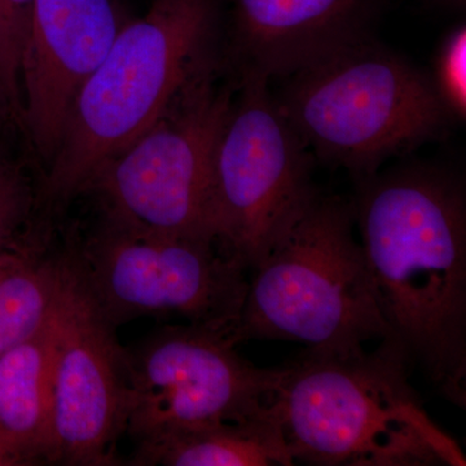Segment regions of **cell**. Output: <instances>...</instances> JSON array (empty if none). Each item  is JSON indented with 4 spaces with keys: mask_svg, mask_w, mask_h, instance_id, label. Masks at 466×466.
I'll return each mask as SVG.
<instances>
[{
    "mask_svg": "<svg viewBox=\"0 0 466 466\" xmlns=\"http://www.w3.org/2000/svg\"><path fill=\"white\" fill-rule=\"evenodd\" d=\"M368 274L391 336L451 403L466 406V189L410 161L357 182L351 202Z\"/></svg>",
    "mask_w": 466,
    "mask_h": 466,
    "instance_id": "obj_1",
    "label": "cell"
},
{
    "mask_svg": "<svg viewBox=\"0 0 466 466\" xmlns=\"http://www.w3.org/2000/svg\"><path fill=\"white\" fill-rule=\"evenodd\" d=\"M223 0H153L127 21L70 110L36 202L63 207L155 124L196 78L222 66Z\"/></svg>",
    "mask_w": 466,
    "mask_h": 466,
    "instance_id": "obj_2",
    "label": "cell"
},
{
    "mask_svg": "<svg viewBox=\"0 0 466 466\" xmlns=\"http://www.w3.org/2000/svg\"><path fill=\"white\" fill-rule=\"evenodd\" d=\"M413 360L395 337L372 351H306L285 366L275 404L294 462L465 466L464 451L426 412Z\"/></svg>",
    "mask_w": 466,
    "mask_h": 466,
    "instance_id": "obj_3",
    "label": "cell"
},
{
    "mask_svg": "<svg viewBox=\"0 0 466 466\" xmlns=\"http://www.w3.org/2000/svg\"><path fill=\"white\" fill-rule=\"evenodd\" d=\"M279 109L315 159L355 182L453 124L428 73L373 34L278 79Z\"/></svg>",
    "mask_w": 466,
    "mask_h": 466,
    "instance_id": "obj_4",
    "label": "cell"
},
{
    "mask_svg": "<svg viewBox=\"0 0 466 466\" xmlns=\"http://www.w3.org/2000/svg\"><path fill=\"white\" fill-rule=\"evenodd\" d=\"M354 226L351 202L318 193L251 269L238 343L281 339L343 357L391 336Z\"/></svg>",
    "mask_w": 466,
    "mask_h": 466,
    "instance_id": "obj_5",
    "label": "cell"
},
{
    "mask_svg": "<svg viewBox=\"0 0 466 466\" xmlns=\"http://www.w3.org/2000/svg\"><path fill=\"white\" fill-rule=\"evenodd\" d=\"M66 258L115 328L137 318L175 317L231 334L238 341L249 269L217 238L170 235L106 219Z\"/></svg>",
    "mask_w": 466,
    "mask_h": 466,
    "instance_id": "obj_6",
    "label": "cell"
},
{
    "mask_svg": "<svg viewBox=\"0 0 466 466\" xmlns=\"http://www.w3.org/2000/svg\"><path fill=\"white\" fill-rule=\"evenodd\" d=\"M235 85L222 66L187 86L148 130L92 180L106 219L170 235L217 238L213 164Z\"/></svg>",
    "mask_w": 466,
    "mask_h": 466,
    "instance_id": "obj_7",
    "label": "cell"
},
{
    "mask_svg": "<svg viewBox=\"0 0 466 466\" xmlns=\"http://www.w3.org/2000/svg\"><path fill=\"white\" fill-rule=\"evenodd\" d=\"M233 85L214 155L213 229L253 269L317 198V159L279 109L269 82L245 78Z\"/></svg>",
    "mask_w": 466,
    "mask_h": 466,
    "instance_id": "obj_8",
    "label": "cell"
},
{
    "mask_svg": "<svg viewBox=\"0 0 466 466\" xmlns=\"http://www.w3.org/2000/svg\"><path fill=\"white\" fill-rule=\"evenodd\" d=\"M235 337L198 325L165 328L126 350V431L137 441L269 412L285 368H259Z\"/></svg>",
    "mask_w": 466,
    "mask_h": 466,
    "instance_id": "obj_9",
    "label": "cell"
},
{
    "mask_svg": "<svg viewBox=\"0 0 466 466\" xmlns=\"http://www.w3.org/2000/svg\"><path fill=\"white\" fill-rule=\"evenodd\" d=\"M63 259L52 311L50 462L113 465L127 421L126 349Z\"/></svg>",
    "mask_w": 466,
    "mask_h": 466,
    "instance_id": "obj_10",
    "label": "cell"
},
{
    "mask_svg": "<svg viewBox=\"0 0 466 466\" xmlns=\"http://www.w3.org/2000/svg\"><path fill=\"white\" fill-rule=\"evenodd\" d=\"M126 23L118 0H34L21 57V122L47 167L76 95Z\"/></svg>",
    "mask_w": 466,
    "mask_h": 466,
    "instance_id": "obj_11",
    "label": "cell"
},
{
    "mask_svg": "<svg viewBox=\"0 0 466 466\" xmlns=\"http://www.w3.org/2000/svg\"><path fill=\"white\" fill-rule=\"evenodd\" d=\"M220 60L232 82H272L370 35L377 0H225Z\"/></svg>",
    "mask_w": 466,
    "mask_h": 466,
    "instance_id": "obj_12",
    "label": "cell"
},
{
    "mask_svg": "<svg viewBox=\"0 0 466 466\" xmlns=\"http://www.w3.org/2000/svg\"><path fill=\"white\" fill-rule=\"evenodd\" d=\"M52 314L0 357V449L21 465L50 462Z\"/></svg>",
    "mask_w": 466,
    "mask_h": 466,
    "instance_id": "obj_13",
    "label": "cell"
},
{
    "mask_svg": "<svg viewBox=\"0 0 466 466\" xmlns=\"http://www.w3.org/2000/svg\"><path fill=\"white\" fill-rule=\"evenodd\" d=\"M133 465L290 466L294 464L276 404L240 422L202 426L137 441Z\"/></svg>",
    "mask_w": 466,
    "mask_h": 466,
    "instance_id": "obj_14",
    "label": "cell"
},
{
    "mask_svg": "<svg viewBox=\"0 0 466 466\" xmlns=\"http://www.w3.org/2000/svg\"><path fill=\"white\" fill-rule=\"evenodd\" d=\"M23 254L0 266V357L39 332L54 311L64 259Z\"/></svg>",
    "mask_w": 466,
    "mask_h": 466,
    "instance_id": "obj_15",
    "label": "cell"
},
{
    "mask_svg": "<svg viewBox=\"0 0 466 466\" xmlns=\"http://www.w3.org/2000/svg\"><path fill=\"white\" fill-rule=\"evenodd\" d=\"M435 94L452 122L466 118V25L464 21L441 38L429 75Z\"/></svg>",
    "mask_w": 466,
    "mask_h": 466,
    "instance_id": "obj_16",
    "label": "cell"
},
{
    "mask_svg": "<svg viewBox=\"0 0 466 466\" xmlns=\"http://www.w3.org/2000/svg\"><path fill=\"white\" fill-rule=\"evenodd\" d=\"M34 0H0V78L14 118L21 119L20 67Z\"/></svg>",
    "mask_w": 466,
    "mask_h": 466,
    "instance_id": "obj_17",
    "label": "cell"
},
{
    "mask_svg": "<svg viewBox=\"0 0 466 466\" xmlns=\"http://www.w3.org/2000/svg\"><path fill=\"white\" fill-rule=\"evenodd\" d=\"M35 202L18 171L0 162V251H29L17 238Z\"/></svg>",
    "mask_w": 466,
    "mask_h": 466,
    "instance_id": "obj_18",
    "label": "cell"
},
{
    "mask_svg": "<svg viewBox=\"0 0 466 466\" xmlns=\"http://www.w3.org/2000/svg\"><path fill=\"white\" fill-rule=\"evenodd\" d=\"M9 116H14V115H12L11 106H9L7 96H5L2 78H0V130H2L3 125L5 124Z\"/></svg>",
    "mask_w": 466,
    "mask_h": 466,
    "instance_id": "obj_19",
    "label": "cell"
},
{
    "mask_svg": "<svg viewBox=\"0 0 466 466\" xmlns=\"http://www.w3.org/2000/svg\"><path fill=\"white\" fill-rule=\"evenodd\" d=\"M21 465L16 458L8 453L7 451L0 449V466H16Z\"/></svg>",
    "mask_w": 466,
    "mask_h": 466,
    "instance_id": "obj_20",
    "label": "cell"
},
{
    "mask_svg": "<svg viewBox=\"0 0 466 466\" xmlns=\"http://www.w3.org/2000/svg\"><path fill=\"white\" fill-rule=\"evenodd\" d=\"M26 253H30V251H26ZM26 253H20V251H0V266L7 265V263L16 259L18 256H23V254Z\"/></svg>",
    "mask_w": 466,
    "mask_h": 466,
    "instance_id": "obj_21",
    "label": "cell"
},
{
    "mask_svg": "<svg viewBox=\"0 0 466 466\" xmlns=\"http://www.w3.org/2000/svg\"><path fill=\"white\" fill-rule=\"evenodd\" d=\"M431 2L438 3V5H447V7L462 8L466 0H431Z\"/></svg>",
    "mask_w": 466,
    "mask_h": 466,
    "instance_id": "obj_22",
    "label": "cell"
}]
</instances>
